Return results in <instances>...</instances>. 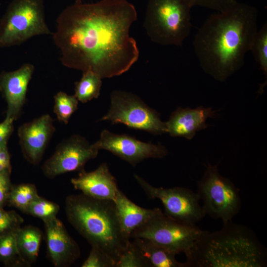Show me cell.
Listing matches in <instances>:
<instances>
[{
  "label": "cell",
  "instance_id": "1",
  "mask_svg": "<svg viewBox=\"0 0 267 267\" xmlns=\"http://www.w3.org/2000/svg\"><path fill=\"white\" fill-rule=\"evenodd\" d=\"M137 18L134 6L127 0H77L58 15L51 35L61 63L91 71L102 79L123 74L139 57L136 41L130 35Z\"/></svg>",
  "mask_w": 267,
  "mask_h": 267
},
{
  "label": "cell",
  "instance_id": "2",
  "mask_svg": "<svg viewBox=\"0 0 267 267\" xmlns=\"http://www.w3.org/2000/svg\"><path fill=\"white\" fill-rule=\"evenodd\" d=\"M258 19L254 6L238 1L209 16L193 41L204 71L223 82L240 69L258 30Z\"/></svg>",
  "mask_w": 267,
  "mask_h": 267
},
{
  "label": "cell",
  "instance_id": "3",
  "mask_svg": "<svg viewBox=\"0 0 267 267\" xmlns=\"http://www.w3.org/2000/svg\"><path fill=\"white\" fill-rule=\"evenodd\" d=\"M185 267H265L267 250L254 232L232 221L204 230L184 253Z\"/></svg>",
  "mask_w": 267,
  "mask_h": 267
},
{
  "label": "cell",
  "instance_id": "4",
  "mask_svg": "<svg viewBox=\"0 0 267 267\" xmlns=\"http://www.w3.org/2000/svg\"><path fill=\"white\" fill-rule=\"evenodd\" d=\"M65 212L69 222L91 246L101 249L116 265L130 240L123 234L114 201L72 194L65 199Z\"/></svg>",
  "mask_w": 267,
  "mask_h": 267
},
{
  "label": "cell",
  "instance_id": "5",
  "mask_svg": "<svg viewBox=\"0 0 267 267\" xmlns=\"http://www.w3.org/2000/svg\"><path fill=\"white\" fill-rule=\"evenodd\" d=\"M192 0H148L143 27L154 43L181 45L192 27Z\"/></svg>",
  "mask_w": 267,
  "mask_h": 267
},
{
  "label": "cell",
  "instance_id": "6",
  "mask_svg": "<svg viewBox=\"0 0 267 267\" xmlns=\"http://www.w3.org/2000/svg\"><path fill=\"white\" fill-rule=\"evenodd\" d=\"M47 35L52 33L45 21L43 0H12L0 21V48Z\"/></svg>",
  "mask_w": 267,
  "mask_h": 267
},
{
  "label": "cell",
  "instance_id": "7",
  "mask_svg": "<svg viewBox=\"0 0 267 267\" xmlns=\"http://www.w3.org/2000/svg\"><path fill=\"white\" fill-rule=\"evenodd\" d=\"M239 191L229 178L220 174L217 166L209 164L198 182L196 193L206 215L222 220L224 224L232 221L240 210Z\"/></svg>",
  "mask_w": 267,
  "mask_h": 267
},
{
  "label": "cell",
  "instance_id": "8",
  "mask_svg": "<svg viewBox=\"0 0 267 267\" xmlns=\"http://www.w3.org/2000/svg\"><path fill=\"white\" fill-rule=\"evenodd\" d=\"M100 121H109L113 124L121 123L155 135L166 133L165 122L161 120L156 110L136 95L123 90L112 92L110 108Z\"/></svg>",
  "mask_w": 267,
  "mask_h": 267
},
{
  "label": "cell",
  "instance_id": "9",
  "mask_svg": "<svg viewBox=\"0 0 267 267\" xmlns=\"http://www.w3.org/2000/svg\"><path fill=\"white\" fill-rule=\"evenodd\" d=\"M203 231L196 224L169 218L161 210L133 231L130 238L149 240L176 255L186 252Z\"/></svg>",
  "mask_w": 267,
  "mask_h": 267
},
{
  "label": "cell",
  "instance_id": "10",
  "mask_svg": "<svg viewBox=\"0 0 267 267\" xmlns=\"http://www.w3.org/2000/svg\"><path fill=\"white\" fill-rule=\"evenodd\" d=\"M134 177L149 199L161 201L164 208V214L168 217L194 225L205 216L199 196L192 190L178 186L157 187L137 175L134 174Z\"/></svg>",
  "mask_w": 267,
  "mask_h": 267
},
{
  "label": "cell",
  "instance_id": "11",
  "mask_svg": "<svg viewBox=\"0 0 267 267\" xmlns=\"http://www.w3.org/2000/svg\"><path fill=\"white\" fill-rule=\"evenodd\" d=\"M98 151L85 137L72 135L57 145L53 154L42 166V171L49 178L68 172H82L88 161L97 157Z\"/></svg>",
  "mask_w": 267,
  "mask_h": 267
},
{
  "label": "cell",
  "instance_id": "12",
  "mask_svg": "<svg viewBox=\"0 0 267 267\" xmlns=\"http://www.w3.org/2000/svg\"><path fill=\"white\" fill-rule=\"evenodd\" d=\"M98 150L104 149L111 152L134 167L148 158H162L167 154L165 146L140 141L126 134H115L104 130L99 139L93 143Z\"/></svg>",
  "mask_w": 267,
  "mask_h": 267
},
{
  "label": "cell",
  "instance_id": "13",
  "mask_svg": "<svg viewBox=\"0 0 267 267\" xmlns=\"http://www.w3.org/2000/svg\"><path fill=\"white\" fill-rule=\"evenodd\" d=\"M55 128L47 114L20 125L17 131L19 144L24 158L33 165L39 164Z\"/></svg>",
  "mask_w": 267,
  "mask_h": 267
},
{
  "label": "cell",
  "instance_id": "14",
  "mask_svg": "<svg viewBox=\"0 0 267 267\" xmlns=\"http://www.w3.org/2000/svg\"><path fill=\"white\" fill-rule=\"evenodd\" d=\"M48 254L56 267L71 265L81 255L79 245L56 217L43 221Z\"/></svg>",
  "mask_w": 267,
  "mask_h": 267
},
{
  "label": "cell",
  "instance_id": "15",
  "mask_svg": "<svg viewBox=\"0 0 267 267\" xmlns=\"http://www.w3.org/2000/svg\"><path fill=\"white\" fill-rule=\"evenodd\" d=\"M34 70V65L27 63L14 71L3 72L0 74V91L7 103L6 116L14 121L21 114Z\"/></svg>",
  "mask_w": 267,
  "mask_h": 267
},
{
  "label": "cell",
  "instance_id": "16",
  "mask_svg": "<svg viewBox=\"0 0 267 267\" xmlns=\"http://www.w3.org/2000/svg\"><path fill=\"white\" fill-rule=\"evenodd\" d=\"M74 188L88 196L114 201L119 188L114 177L106 163L101 164L95 170L79 172L77 177L71 179Z\"/></svg>",
  "mask_w": 267,
  "mask_h": 267
},
{
  "label": "cell",
  "instance_id": "17",
  "mask_svg": "<svg viewBox=\"0 0 267 267\" xmlns=\"http://www.w3.org/2000/svg\"><path fill=\"white\" fill-rule=\"evenodd\" d=\"M216 111L210 107L199 106L195 109L178 108L165 122L166 133L172 137L192 139L197 132L207 128L206 120L213 118Z\"/></svg>",
  "mask_w": 267,
  "mask_h": 267
},
{
  "label": "cell",
  "instance_id": "18",
  "mask_svg": "<svg viewBox=\"0 0 267 267\" xmlns=\"http://www.w3.org/2000/svg\"><path fill=\"white\" fill-rule=\"evenodd\" d=\"M114 202L121 229L129 240L133 231L161 210L158 208L146 209L138 206L119 189Z\"/></svg>",
  "mask_w": 267,
  "mask_h": 267
},
{
  "label": "cell",
  "instance_id": "19",
  "mask_svg": "<svg viewBox=\"0 0 267 267\" xmlns=\"http://www.w3.org/2000/svg\"><path fill=\"white\" fill-rule=\"evenodd\" d=\"M134 239L133 241L151 267H185V263H180L176 259V255L150 240L143 238Z\"/></svg>",
  "mask_w": 267,
  "mask_h": 267
},
{
  "label": "cell",
  "instance_id": "20",
  "mask_svg": "<svg viewBox=\"0 0 267 267\" xmlns=\"http://www.w3.org/2000/svg\"><path fill=\"white\" fill-rule=\"evenodd\" d=\"M16 237L20 256L27 266H29L38 257L43 233L37 227L28 225L20 227L16 232Z\"/></svg>",
  "mask_w": 267,
  "mask_h": 267
},
{
  "label": "cell",
  "instance_id": "21",
  "mask_svg": "<svg viewBox=\"0 0 267 267\" xmlns=\"http://www.w3.org/2000/svg\"><path fill=\"white\" fill-rule=\"evenodd\" d=\"M102 78L91 71L83 72V76L75 83V96L79 101L86 103L97 98L102 86Z\"/></svg>",
  "mask_w": 267,
  "mask_h": 267
},
{
  "label": "cell",
  "instance_id": "22",
  "mask_svg": "<svg viewBox=\"0 0 267 267\" xmlns=\"http://www.w3.org/2000/svg\"><path fill=\"white\" fill-rule=\"evenodd\" d=\"M16 231L0 236V262L7 266H27L18 248Z\"/></svg>",
  "mask_w": 267,
  "mask_h": 267
},
{
  "label": "cell",
  "instance_id": "23",
  "mask_svg": "<svg viewBox=\"0 0 267 267\" xmlns=\"http://www.w3.org/2000/svg\"><path fill=\"white\" fill-rule=\"evenodd\" d=\"M40 195L36 186L32 183H21L12 185L7 205L23 212L29 204Z\"/></svg>",
  "mask_w": 267,
  "mask_h": 267
},
{
  "label": "cell",
  "instance_id": "24",
  "mask_svg": "<svg viewBox=\"0 0 267 267\" xmlns=\"http://www.w3.org/2000/svg\"><path fill=\"white\" fill-rule=\"evenodd\" d=\"M53 112L60 122L67 124L78 108L79 101L74 95L59 91L54 96Z\"/></svg>",
  "mask_w": 267,
  "mask_h": 267
},
{
  "label": "cell",
  "instance_id": "25",
  "mask_svg": "<svg viewBox=\"0 0 267 267\" xmlns=\"http://www.w3.org/2000/svg\"><path fill=\"white\" fill-rule=\"evenodd\" d=\"M259 64L260 69L267 75V23L258 30L253 41L250 50Z\"/></svg>",
  "mask_w": 267,
  "mask_h": 267
},
{
  "label": "cell",
  "instance_id": "26",
  "mask_svg": "<svg viewBox=\"0 0 267 267\" xmlns=\"http://www.w3.org/2000/svg\"><path fill=\"white\" fill-rule=\"evenodd\" d=\"M59 206L40 196L33 201L23 213L41 219L43 221L56 217Z\"/></svg>",
  "mask_w": 267,
  "mask_h": 267
},
{
  "label": "cell",
  "instance_id": "27",
  "mask_svg": "<svg viewBox=\"0 0 267 267\" xmlns=\"http://www.w3.org/2000/svg\"><path fill=\"white\" fill-rule=\"evenodd\" d=\"M115 267H151V266L134 242L130 240L121 257L116 263Z\"/></svg>",
  "mask_w": 267,
  "mask_h": 267
},
{
  "label": "cell",
  "instance_id": "28",
  "mask_svg": "<svg viewBox=\"0 0 267 267\" xmlns=\"http://www.w3.org/2000/svg\"><path fill=\"white\" fill-rule=\"evenodd\" d=\"M23 222L15 211H6L0 207V236L17 230Z\"/></svg>",
  "mask_w": 267,
  "mask_h": 267
},
{
  "label": "cell",
  "instance_id": "29",
  "mask_svg": "<svg viewBox=\"0 0 267 267\" xmlns=\"http://www.w3.org/2000/svg\"><path fill=\"white\" fill-rule=\"evenodd\" d=\"M81 267H115V263L101 249L96 247H91L89 256Z\"/></svg>",
  "mask_w": 267,
  "mask_h": 267
},
{
  "label": "cell",
  "instance_id": "30",
  "mask_svg": "<svg viewBox=\"0 0 267 267\" xmlns=\"http://www.w3.org/2000/svg\"><path fill=\"white\" fill-rule=\"evenodd\" d=\"M195 5L221 12L237 2V0H192Z\"/></svg>",
  "mask_w": 267,
  "mask_h": 267
},
{
  "label": "cell",
  "instance_id": "31",
  "mask_svg": "<svg viewBox=\"0 0 267 267\" xmlns=\"http://www.w3.org/2000/svg\"><path fill=\"white\" fill-rule=\"evenodd\" d=\"M10 172L0 173V207L7 205L8 195L12 187Z\"/></svg>",
  "mask_w": 267,
  "mask_h": 267
},
{
  "label": "cell",
  "instance_id": "32",
  "mask_svg": "<svg viewBox=\"0 0 267 267\" xmlns=\"http://www.w3.org/2000/svg\"><path fill=\"white\" fill-rule=\"evenodd\" d=\"M14 121L12 118L6 116L0 123V145L7 144L14 130Z\"/></svg>",
  "mask_w": 267,
  "mask_h": 267
},
{
  "label": "cell",
  "instance_id": "33",
  "mask_svg": "<svg viewBox=\"0 0 267 267\" xmlns=\"http://www.w3.org/2000/svg\"><path fill=\"white\" fill-rule=\"evenodd\" d=\"M11 171L10 157L7 144L0 145V173Z\"/></svg>",
  "mask_w": 267,
  "mask_h": 267
}]
</instances>
